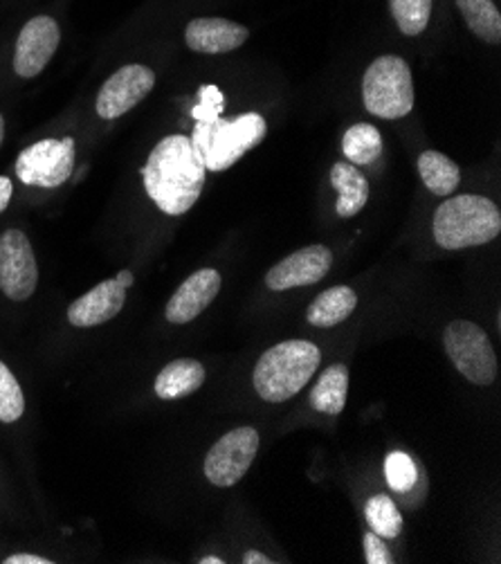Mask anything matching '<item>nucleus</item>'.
Wrapping results in <instances>:
<instances>
[{"mask_svg":"<svg viewBox=\"0 0 501 564\" xmlns=\"http://www.w3.org/2000/svg\"><path fill=\"white\" fill-rule=\"evenodd\" d=\"M12 194H14V187L10 183V178L0 176V214H3L12 200Z\"/></svg>","mask_w":501,"mask_h":564,"instance_id":"c85d7f7f","label":"nucleus"},{"mask_svg":"<svg viewBox=\"0 0 501 564\" xmlns=\"http://www.w3.org/2000/svg\"><path fill=\"white\" fill-rule=\"evenodd\" d=\"M243 562H246V564H272V560H270L268 555L259 553V551H248V553L243 555Z\"/></svg>","mask_w":501,"mask_h":564,"instance_id":"c756f323","label":"nucleus"},{"mask_svg":"<svg viewBox=\"0 0 501 564\" xmlns=\"http://www.w3.org/2000/svg\"><path fill=\"white\" fill-rule=\"evenodd\" d=\"M155 86V73L140 64H129L110 75L97 95V116L118 120L133 110Z\"/></svg>","mask_w":501,"mask_h":564,"instance_id":"9d476101","label":"nucleus"},{"mask_svg":"<svg viewBox=\"0 0 501 564\" xmlns=\"http://www.w3.org/2000/svg\"><path fill=\"white\" fill-rule=\"evenodd\" d=\"M322 362L319 349L308 340H286L268 349L252 373L259 397L268 403H284L308 384Z\"/></svg>","mask_w":501,"mask_h":564,"instance_id":"7ed1b4c3","label":"nucleus"},{"mask_svg":"<svg viewBox=\"0 0 501 564\" xmlns=\"http://www.w3.org/2000/svg\"><path fill=\"white\" fill-rule=\"evenodd\" d=\"M220 291V274L218 270L203 268L187 276L174 297L166 304V322L172 324H189L196 319L218 295Z\"/></svg>","mask_w":501,"mask_h":564,"instance_id":"ddd939ff","label":"nucleus"},{"mask_svg":"<svg viewBox=\"0 0 501 564\" xmlns=\"http://www.w3.org/2000/svg\"><path fill=\"white\" fill-rule=\"evenodd\" d=\"M364 516L371 531L382 540H394L403 533V516L389 495H373L364 506Z\"/></svg>","mask_w":501,"mask_h":564,"instance_id":"4be33fe9","label":"nucleus"},{"mask_svg":"<svg viewBox=\"0 0 501 564\" xmlns=\"http://www.w3.org/2000/svg\"><path fill=\"white\" fill-rule=\"evenodd\" d=\"M25 412V397L10 367L0 360V421L17 423Z\"/></svg>","mask_w":501,"mask_h":564,"instance_id":"393cba45","label":"nucleus"},{"mask_svg":"<svg viewBox=\"0 0 501 564\" xmlns=\"http://www.w3.org/2000/svg\"><path fill=\"white\" fill-rule=\"evenodd\" d=\"M222 93L207 84L200 88V104L192 110L196 120L192 147L203 160L207 172H226L237 160H241L250 149L263 142L268 133L265 120L259 112H246L237 120L220 118Z\"/></svg>","mask_w":501,"mask_h":564,"instance_id":"f257e3e1","label":"nucleus"},{"mask_svg":"<svg viewBox=\"0 0 501 564\" xmlns=\"http://www.w3.org/2000/svg\"><path fill=\"white\" fill-rule=\"evenodd\" d=\"M434 0H389L392 17L405 36H418L425 32L432 17Z\"/></svg>","mask_w":501,"mask_h":564,"instance_id":"b1692460","label":"nucleus"},{"mask_svg":"<svg viewBox=\"0 0 501 564\" xmlns=\"http://www.w3.org/2000/svg\"><path fill=\"white\" fill-rule=\"evenodd\" d=\"M414 79L403 56L384 54L367 68L362 99L367 110L382 120H401L414 108Z\"/></svg>","mask_w":501,"mask_h":564,"instance_id":"39448f33","label":"nucleus"},{"mask_svg":"<svg viewBox=\"0 0 501 564\" xmlns=\"http://www.w3.org/2000/svg\"><path fill=\"white\" fill-rule=\"evenodd\" d=\"M6 564H52V560H45L41 555H30V553H17L3 560Z\"/></svg>","mask_w":501,"mask_h":564,"instance_id":"cd10ccee","label":"nucleus"},{"mask_svg":"<svg viewBox=\"0 0 501 564\" xmlns=\"http://www.w3.org/2000/svg\"><path fill=\"white\" fill-rule=\"evenodd\" d=\"M39 284V265L30 239L21 230L0 237V291L12 302L32 297Z\"/></svg>","mask_w":501,"mask_h":564,"instance_id":"1a4fd4ad","label":"nucleus"},{"mask_svg":"<svg viewBox=\"0 0 501 564\" xmlns=\"http://www.w3.org/2000/svg\"><path fill=\"white\" fill-rule=\"evenodd\" d=\"M333 254L326 246H308L293 254H288L284 261L276 263L265 274V286L274 293L293 291L299 286H313L317 281L326 276L330 270Z\"/></svg>","mask_w":501,"mask_h":564,"instance_id":"f8f14e48","label":"nucleus"},{"mask_svg":"<svg viewBox=\"0 0 501 564\" xmlns=\"http://www.w3.org/2000/svg\"><path fill=\"white\" fill-rule=\"evenodd\" d=\"M418 172L425 187L436 196H453L461 185L459 164L438 151H425L418 158Z\"/></svg>","mask_w":501,"mask_h":564,"instance_id":"aec40b11","label":"nucleus"},{"mask_svg":"<svg viewBox=\"0 0 501 564\" xmlns=\"http://www.w3.org/2000/svg\"><path fill=\"white\" fill-rule=\"evenodd\" d=\"M364 560L369 564H392V553H389L386 544L382 542L380 535H375L373 531H369L364 535Z\"/></svg>","mask_w":501,"mask_h":564,"instance_id":"bb28decb","label":"nucleus"},{"mask_svg":"<svg viewBox=\"0 0 501 564\" xmlns=\"http://www.w3.org/2000/svg\"><path fill=\"white\" fill-rule=\"evenodd\" d=\"M118 281H120L122 286L131 289V286H133V272H131V270H120V272H118Z\"/></svg>","mask_w":501,"mask_h":564,"instance_id":"7c9ffc66","label":"nucleus"},{"mask_svg":"<svg viewBox=\"0 0 501 564\" xmlns=\"http://www.w3.org/2000/svg\"><path fill=\"white\" fill-rule=\"evenodd\" d=\"M443 345L445 354H448V358L466 380L481 387L494 382L499 365L494 349L481 326L468 319H457L445 328Z\"/></svg>","mask_w":501,"mask_h":564,"instance_id":"423d86ee","label":"nucleus"},{"mask_svg":"<svg viewBox=\"0 0 501 564\" xmlns=\"http://www.w3.org/2000/svg\"><path fill=\"white\" fill-rule=\"evenodd\" d=\"M384 477L389 488H394L396 492H410L418 481V470L410 455L392 453L384 462Z\"/></svg>","mask_w":501,"mask_h":564,"instance_id":"a878e982","label":"nucleus"},{"mask_svg":"<svg viewBox=\"0 0 501 564\" xmlns=\"http://www.w3.org/2000/svg\"><path fill=\"white\" fill-rule=\"evenodd\" d=\"M342 151L353 164H373L382 153V135L373 124H353L342 138Z\"/></svg>","mask_w":501,"mask_h":564,"instance_id":"5701e85b","label":"nucleus"},{"mask_svg":"<svg viewBox=\"0 0 501 564\" xmlns=\"http://www.w3.org/2000/svg\"><path fill=\"white\" fill-rule=\"evenodd\" d=\"M127 286H122L118 276L106 279L92 291L75 300L68 308V322L77 328H92L113 319L127 302Z\"/></svg>","mask_w":501,"mask_h":564,"instance_id":"4468645a","label":"nucleus"},{"mask_svg":"<svg viewBox=\"0 0 501 564\" xmlns=\"http://www.w3.org/2000/svg\"><path fill=\"white\" fill-rule=\"evenodd\" d=\"M356 306L358 295L349 286H336L315 297V302L308 306L306 319L311 326L330 328L342 324L356 311Z\"/></svg>","mask_w":501,"mask_h":564,"instance_id":"6ab92c4d","label":"nucleus"},{"mask_svg":"<svg viewBox=\"0 0 501 564\" xmlns=\"http://www.w3.org/2000/svg\"><path fill=\"white\" fill-rule=\"evenodd\" d=\"M259 453V432L254 427H237L222 434L205 457V477L218 486H237Z\"/></svg>","mask_w":501,"mask_h":564,"instance_id":"6e6552de","label":"nucleus"},{"mask_svg":"<svg viewBox=\"0 0 501 564\" xmlns=\"http://www.w3.org/2000/svg\"><path fill=\"white\" fill-rule=\"evenodd\" d=\"M200 564H222L226 560H220V557H203V560H198Z\"/></svg>","mask_w":501,"mask_h":564,"instance_id":"2f4dec72","label":"nucleus"},{"mask_svg":"<svg viewBox=\"0 0 501 564\" xmlns=\"http://www.w3.org/2000/svg\"><path fill=\"white\" fill-rule=\"evenodd\" d=\"M205 382V367L198 360L181 358L166 365L155 378V397L162 401H178L198 391Z\"/></svg>","mask_w":501,"mask_h":564,"instance_id":"dca6fc26","label":"nucleus"},{"mask_svg":"<svg viewBox=\"0 0 501 564\" xmlns=\"http://www.w3.org/2000/svg\"><path fill=\"white\" fill-rule=\"evenodd\" d=\"M501 230L499 207L477 194L455 196L434 212V241L445 250H464L490 243Z\"/></svg>","mask_w":501,"mask_h":564,"instance_id":"20e7f679","label":"nucleus"},{"mask_svg":"<svg viewBox=\"0 0 501 564\" xmlns=\"http://www.w3.org/2000/svg\"><path fill=\"white\" fill-rule=\"evenodd\" d=\"M347 391H349V369H347V365H342V362L330 365L319 376L315 387L311 389L308 403L319 414L338 416V414L345 412Z\"/></svg>","mask_w":501,"mask_h":564,"instance_id":"f3484780","label":"nucleus"},{"mask_svg":"<svg viewBox=\"0 0 501 564\" xmlns=\"http://www.w3.org/2000/svg\"><path fill=\"white\" fill-rule=\"evenodd\" d=\"M330 185L338 192L336 212L342 218H351L369 200V181L362 176V172L353 164H333L330 169Z\"/></svg>","mask_w":501,"mask_h":564,"instance_id":"a211bd4d","label":"nucleus"},{"mask_svg":"<svg viewBox=\"0 0 501 564\" xmlns=\"http://www.w3.org/2000/svg\"><path fill=\"white\" fill-rule=\"evenodd\" d=\"M250 36L246 25L228 19H194L185 30V41L200 54H228L241 47Z\"/></svg>","mask_w":501,"mask_h":564,"instance_id":"2eb2a0df","label":"nucleus"},{"mask_svg":"<svg viewBox=\"0 0 501 564\" xmlns=\"http://www.w3.org/2000/svg\"><path fill=\"white\" fill-rule=\"evenodd\" d=\"M457 8L472 34L492 45L501 41V14L492 0H457Z\"/></svg>","mask_w":501,"mask_h":564,"instance_id":"412c9836","label":"nucleus"},{"mask_svg":"<svg viewBox=\"0 0 501 564\" xmlns=\"http://www.w3.org/2000/svg\"><path fill=\"white\" fill-rule=\"evenodd\" d=\"M205 164L187 135H170L157 142L142 166L144 189L170 216L187 214L205 187Z\"/></svg>","mask_w":501,"mask_h":564,"instance_id":"f03ea898","label":"nucleus"},{"mask_svg":"<svg viewBox=\"0 0 501 564\" xmlns=\"http://www.w3.org/2000/svg\"><path fill=\"white\" fill-rule=\"evenodd\" d=\"M62 43L59 23L52 17H34L25 23L17 39L14 70L19 77H36L50 64Z\"/></svg>","mask_w":501,"mask_h":564,"instance_id":"9b49d317","label":"nucleus"},{"mask_svg":"<svg viewBox=\"0 0 501 564\" xmlns=\"http://www.w3.org/2000/svg\"><path fill=\"white\" fill-rule=\"evenodd\" d=\"M3 138H6V120L0 116V147H3Z\"/></svg>","mask_w":501,"mask_h":564,"instance_id":"473e14b6","label":"nucleus"},{"mask_svg":"<svg viewBox=\"0 0 501 564\" xmlns=\"http://www.w3.org/2000/svg\"><path fill=\"white\" fill-rule=\"evenodd\" d=\"M75 172V140H41L17 160V176L30 187H62Z\"/></svg>","mask_w":501,"mask_h":564,"instance_id":"0eeeda50","label":"nucleus"}]
</instances>
